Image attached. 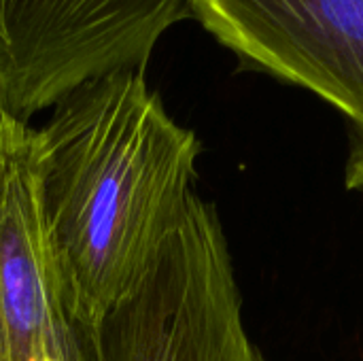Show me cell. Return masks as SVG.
<instances>
[{"mask_svg": "<svg viewBox=\"0 0 363 361\" xmlns=\"http://www.w3.org/2000/svg\"><path fill=\"white\" fill-rule=\"evenodd\" d=\"M191 17L242 68L304 87L345 115V185L363 189V0H194Z\"/></svg>", "mask_w": 363, "mask_h": 361, "instance_id": "3", "label": "cell"}, {"mask_svg": "<svg viewBox=\"0 0 363 361\" xmlns=\"http://www.w3.org/2000/svg\"><path fill=\"white\" fill-rule=\"evenodd\" d=\"M0 361H98L53 262L36 128L0 115Z\"/></svg>", "mask_w": 363, "mask_h": 361, "instance_id": "4", "label": "cell"}, {"mask_svg": "<svg viewBox=\"0 0 363 361\" xmlns=\"http://www.w3.org/2000/svg\"><path fill=\"white\" fill-rule=\"evenodd\" d=\"M47 236L70 315L96 334L153 268L198 196V136L145 70L91 79L36 128Z\"/></svg>", "mask_w": 363, "mask_h": 361, "instance_id": "1", "label": "cell"}, {"mask_svg": "<svg viewBox=\"0 0 363 361\" xmlns=\"http://www.w3.org/2000/svg\"><path fill=\"white\" fill-rule=\"evenodd\" d=\"M194 0H0V115L28 123L83 83L145 70Z\"/></svg>", "mask_w": 363, "mask_h": 361, "instance_id": "2", "label": "cell"}]
</instances>
